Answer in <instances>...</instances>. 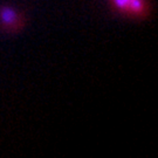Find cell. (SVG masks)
Listing matches in <instances>:
<instances>
[{
	"label": "cell",
	"mask_w": 158,
	"mask_h": 158,
	"mask_svg": "<svg viewBox=\"0 0 158 158\" xmlns=\"http://www.w3.org/2000/svg\"><path fill=\"white\" fill-rule=\"evenodd\" d=\"M111 2H113V6L115 7V8H117V10H119V11L128 13L131 0H111Z\"/></svg>",
	"instance_id": "7a4b0ae2"
},
{
	"label": "cell",
	"mask_w": 158,
	"mask_h": 158,
	"mask_svg": "<svg viewBox=\"0 0 158 158\" xmlns=\"http://www.w3.org/2000/svg\"><path fill=\"white\" fill-rule=\"evenodd\" d=\"M20 20H21V17L12 7L0 8V23L7 29H18L21 26Z\"/></svg>",
	"instance_id": "6da1fadb"
}]
</instances>
